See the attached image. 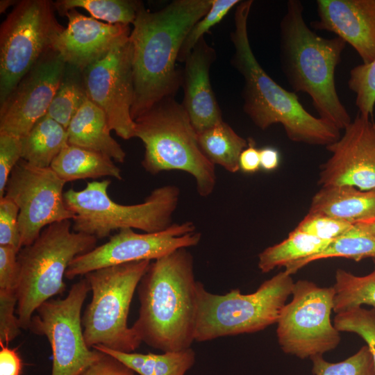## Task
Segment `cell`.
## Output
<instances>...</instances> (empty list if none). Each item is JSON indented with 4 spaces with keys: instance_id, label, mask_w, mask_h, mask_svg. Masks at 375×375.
Listing matches in <instances>:
<instances>
[{
    "instance_id": "cell-20",
    "label": "cell",
    "mask_w": 375,
    "mask_h": 375,
    "mask_svg": "<svg viewBox=\"0 0 375 375\" xmlns=\"http://www.w3.org/2000/svg\"><path fill=\"white\" fill-rule=\"evenodd\" d=\"M215 58V49L203 38L184 61L182 104L197 133L223 120L210 79V68Z\"/></svg>"
},
{
    "instance_id": "cell-25",
    "label": "cell",
    "mask_w": 375,
    "mask_h": 375,
    "mask_svg": "<svg viewBox=\"0 0 375 375\" xmlns=\"http://www.w3.org/2000/svg\"><path fill=\"white\" fill-rule=\"evenodd\" d=\"M22 139V159L35 167H50L68 143L65 128L47 115Z\"/></svg>"
},
{
    "instance_id": "cell-11",
    "label": "cell",
    "mask_w": 375,
    "mask_h": 375,
    "mask_svg": "<svg viewBox=\"0 0 375 375\" xmlns=\"http://www.w3.org/2000/svg\"><path fill=\"white\" fill-rule=\"evenodd\" d=\"M292 300L285 304L276 322L282 351L304 359L335 349L340 331L331 322L335 290L308 280L294 283Z\"/></svg>"
},
{
    "instance_id": "cell-31",
    "label": "cell",
    "mask_w": 375,
    "mask_h": 375,
    "mask_svg": "<svg viewBox=\"0 0 375 375\" xmlns=\"http://www.w3.org/2000/svg\"><path fill=\"white\" fill-rule=\"evenodd\" d=\"M142 3L133 0H59L53 2L60 15L77 8L87 10L93 18L111 24H133Z\"/></svg>"
},
{
    "instance_id": "cell-24",
    "label": "cell",
    "mask_w": 375,
    "mask_h": 375,
    "mask_svg": "<svg viewBox=\"0 0 375 375\" xmlns=\"http://www.w3.org/2000/svg\"><path fill=\"white\" fill-rule=\"evenodd\" d=\"M92 349L115 358L138 375H185L196 360L192 347L162 353H126L99 345Z\"/></svg>"
},
{
    "instance_id": "cell-22",
    "label": "cell",
    "mask_w": 375,
    "mask_h": 375,
    "mask_svg": "<svg viewBox=\"0 0 375 375\" xmlns=\"http://www.w3.org/2000/svg\"><path fill=\"white\" fill-rule=\"evenodd\" d=\"M309 212L323 213L352 224L375 216V189L348 185L321 187L312 197Z\"/></svg>"
},
{
    "instance_id": "cell-8",
    "label": "cell",
    "mask_w": 375,
    "mask_h": 375,
    "mask_svg": "<svg viewBox=\"0 0 375 375\" xmlns=\"http://www.w3.org/2000/svg\"><path fill=\"white\" fill-rule=\"evenodd\" d=\"M294 284L285 270L251 294H242L239 289L214 294L198 281L195 341L253 333L276 323Z\"/></svg>"
},
{
    "instance_id": "cell-30",
    "label": "cell",
    "mask_w": 375,
    "mask_h": 375,
    "mask_svg": "<svg viewBox=\"0 0 375 375\" xmlns=\"http://www.w3.org/2000/svg\"><path fill=\"white\" fill-rule=\"evenodd\" d=\"M373 271L356 276L342 269L335 272L333 312L336 314L367 305L375 308V258Z\"/></svg>"
},
{
    "instance_id": "cell-33",
    "label": "cell",
    "mask_w": 375,
    "mask_h": 375,
    "mask_svg": "<svg viewBox=\"0 0 375 375\" xmlns=\"http://www.w3.org/2000/svg\"><path fill=\"white\" fill-rule=\"evenodd\" d=\"M333 325L340 332L356 333L366 342L375 365V308L356 307L337 313Z\"/></svg>"
},
{
    "instance_id": "cell-45",
    "label": "cell",
    "mask_w": 375,
    "mask_h": 375,
    "mask_svg": "<svg viewBox=\"0 0 375 375\" xmlns=\"http://www.w3.org/2000/svg\"><path fill=\"white\" fill-rule=\"evenodd\" d=\"M353 224L362 231L375 237V216Z\"/></svg>"
},
{
    "instance_id": "cell-23",
    "label": "cell",
    "mask_w": 375,
    "mask_h": 375,
    "mask_svg": "<svg viewBox=\"0 0 375 375\" xmlns=\"http://www.w3.org/2000/svg\"><path fill=\"white\" fill-rule=\"evenodd\" d=\"M50 167L65 183L103 176L122 180L121 169L101 153L67 144Z\"/></svg>"
},
{
    "instance_id": "cell-42",
    "label": "cell",
    "mask_w": 375,
    "mask_h": 375,
    "mask_svg": "<svg viewBox=\"0 0 375 375\" xmlns=\"http://www.w3.org/2000/svg\"><path fill=\"white\" fill-rule=\"evenodd\" d=\"M0 375H20L22 361L16 349L0 343Z\"/></svg>"
},
{
    "instance_id": "cell-5",
    "label": "cell",
    "mask_w": 375,
    "mask_h": 375,
    "mask_svg": "<svg viewBox=\"0 0 375 375\" xmlns=\"http://www.w3.org/2000/svg\"><path fill=\"white\" fill-rule=\"evenodd\" d=\"M135 138L144 146L142 166L156 175L179 170L192 175L197 190L208 197L214 190L215 165L200 149L197 133L182 103L174 97L165 98L134 119Z\"/></svg>"
},
{
    "instance_id": "cell-35",
    "label": "cell",
    "mask_w": 375,
    "mask_h": 375,
    "mask_svg": "<svg viewBox=\"0 0 375 375\" xmlns=\"http://www.w3.org/2000/svg\"><path fill=\"white\" fill-rule=\"evenodd\" d=\"M239 0H212L208 12L198 20L187 34L178 57V60L184 62L205 33L219 23L228 12L240 3Z\"/></svg>"
},
{
    "instance_id": "cell-36",
    "label": "cell",
    "mask_w": 375,
    "mask_h": 375,
    "mask_svg": "<svg viewBox=\"0 0 375 375\" xmlns=\"http://www.w3.org/2000/svg\"><path fill=\"white\" fill-rule=\"evenodd\" d=\"M353 225L328 215L308 212L294 229L319 239L333 240L344 235Z\"/></svg>"
},
{
    "instance_id": "cell-1",
    "label": "cell",
    "mask_w": 375,
    "mask_h": 375,
    "mask_svg": "<svg viewBox=\"0 0 375 375\" xmlns=\"http://www.w3.org/2000/svg\"><path fill=\"white\" fill-rule=\"evenodd\" d=\"M212 0H175L158 11L141 4L133 24L134 120L160 100L174 97L182 83L177 70L182 44L194 24L210 10Z\"/></svg>"
},
{
    "instance_id": "cell-4",
    "label": "cell",
    "mask_w": 375,
    "mask_h": 375,
    "mask_svg": "<svg viewBox=\"0 0 375 375\" xmlns=\"http://www.w3.org/2000/svg\"><path fill=\"white\" fill-rule=\"evenodd\" d=\"M303 6L289 0L280 22V61L284 76L294 92L310 96L319 117L344 130L351 118L340 99L335 72L346 42L336 36L327 39L306 24Z\"/></svg>"
},
{
    "instance_id": "cell-43",
    "label": "cell",
    "mask_w": 375,
    "mask_h": 375,
    "mask_svg": "<svg viewBox=\"0 0 375 375\" xmlns=\"http://www.w3.org/2000/svg\"><path fill=\"white\" fill-rule=\"evenodd\" d=\"M240 169L247 174H253L260 168V149L255 146L254 141L249 138L248 146L240 153L239 158Z\"/></svg>"
},
{
    "instance_id": "cell-41",
    "label": "cell",
    "mask_w": 375,
    "mask_h": 375,
    "mask_svg": "<svg viewBox=\"0 0 375 375\" xmlns=\"http://www.w3.org/2000/svg\"><path fill=\"white\" fill-rule=\"evenodd\" d=\"M79 375H138L115 358L102 352L99 359Z\"/></svg>"
},
{
    "instance_id": "cell-13",
    "label": "cell",
    "mask_w": 375,
    "mask_h": 375,
    "mask_svg": "<svg viewBox=\"0 0 375 375\" xmlns=\"http://www.w3.org/2000/svg\"><path fill=\"white\" fill-rule=\"evenodd\" d=\"M65 183L51 167H35L23 159L14 167L4 196L19 208L22 247L31 244L49 225L74 219L64 200Z\"/></svg>"
},
{
    "instance_id": "cell-2",
    "label": "cell",
    "mask_w": 375,
    "mask_h": 375,
    "mask_svg": "<svg viewBox=\"0 0 375 375\" xmlns=\"http://www.w3.org/2000/svg\"><path fill=\"white\" fill-rule=\"evenodd\" d=\"M197 283L188 248L150 263L137 288L139 314L131 326L142 342L163 352L191 347L195 341Z\"/></svg>"
},
{
    "instance_id": "cell-14",
    "label": "cell",
    "mask_w": 375,
    "mask_h": 375,
    "mask_svg": "<svg viewBox=\"0 0 375 375\" xmlns=\"http://www.w3.org/2000/svg\"><path fill=\"white\" fill-rule=\"evenodd\" d=\"M130 34L83 71L88 99L105 113L110 130L124 140L135 138L133 47Z\"/></svg>"
},
{
    "instance_id": "cell-46",
    "label": "cell",
    "mask_w": 375,
    "mask_h": 375,
    "mask_svg": "<svg viewBox=\"0 0 375 375\" xmlns=\"http://www.w3.org/2000/svg\"><path fill=\"white\" fill-rule=\"evenodd\" d=\"M15 1L1 0L0 2V12L2 13L11 5L16 4Z\"/></svg>"
},
{
    "instance_id": "cell-40",
    "label": "cell",
    "mask_w": 375,
    "mask_h": 375,
    "mask_svg": "<svg viewBox=\"0 0 375 375\" xmlns=\"http://www.w3.org/2000/svg\"><path fill=\"white\" fill-rule=\"evenodd\" d=\"M14 248L0 246V290L17 293L19 269Z\"/></svg>"
},
{
    "instance_id": "cell-44",
    "label": "cell",
    "mask_w": 375,
    "mask_h": 375,
    "mask_svg": "<svg viewBox=\"0 0 375 375\" xmlns=\"http://www.w3.org/2000/svg\"><path fill=\"white\" fill-rule=\"evenodd\" d=\"M260 168L266 172H272L278 168L280 162L278 151L272 147H265L260 149Z\"/></svg>"
},
{
    "instance_id": "cell-29",
    "label": "cell",
    "mask_w": 375,
    "mask_h": 375,
    "mask_svg": "<svg viewBox=\"0 0 375 375\" xmlns=\"http://www.w3.org/2000/svg\"><path fill=\"white\" fill-rule=\"evenodd\" d=\"M88 100L83 72L66 64L47 115L67 128L73 117Z\"/></svg>"
},
{
    "instance_id": "cell-6",
    "label": "cell",
    "mask_w": 375,
    "mask_h": 375,
    "mask_svg": "<svg viewBox=\"0 0 375 375\" xmlns=\"http://www.w3.org/2000/svg\"><path fill=\"white\" fill-rule=\"evenodd\" d=\"M97 238L72 230V220L44 228L17 253L19 275L16 315L22 329H28L35 310L66 289V271L76 256L96 247Z\"/></svg>"
},
{
    "instance_id": "cell-17",
    "label": "cell",
    "mask_w": 375,
    "mask_h": 375,
    "mask_svg": "<svg viewBox=\"0 0 375 375\" xmlns=\"http://www.w3.org/2000/svg\"><path fill=\"white\" fill-rule=\"evenodd\" d=\"M326 148L331 155L320 165L321 187L375 189V120L358 113L344 134Z\"/></svg>"
},
{
    "instance_id": "cell-18",
    "label": "cell",
    "mask_w": 375,
    "mask_h": 375,
    "mask_svg": "<svg viewBox=\"0 0 375 375\" xmlns=\"http://www.w3.org/2000/svg\"><path fill=\"white\" fill-rule=\"evenodd\" d=\"M67 27L56 38L53 50L66 64L81 71L104 56L124 36L131 33L129 25L111 24L68 10Z\"/></svg>"
},
{
    "instance_id": "cell-26",
    "label": "cell",
    "mask_w": 375,
    "mask_h": 375,
    "mask_svg": "<svg viewBox=\"0 0 375 375\" xmlns=\"http://www.w3.org/2000/svg\"><path fill=\"white\" fill-rule=\"evenodd\" d=\"M198 143L205 156L214 165L231 173L240 170L239 158L247 147L248 140L239 135L223 120L197 133Z\"/></svg>"
},
{
    "instance_id": "cell-3",
    "label": "cell",
    "mask_w": 375,
    "mask_h": 375,
    "mask_svg": "<svg viewBox=\"0 0 375 375\" xmlns=\"http://www.w3.org/2000/svg\"><path fill=\"white\" fill-rule=\"evenodd\" d=\"M252 4V0H246L237 5L231 33L234 47L231 63L244 78V112L262 130L281 124L292 142L326 147L334 143L341 136L340 130L308 112L296 93L278 85L258 62L248 34Z\"/></svg>"
},
{
    "instance_id": "cell-16",
    "label": "cell",
    "mask_w": 375,
    "mask_h": 375,
    "mask_svg": "<svg viewBox=\"0 0 375 375\" xmlns=\"http://www.w3.org/2000/svg\"><path fill=\"white\" fill-rule=\"evenodd\" d=\"M66 63L49 51L0 104V133L22 138L44 117L60 85Z\"/></svg>"
},
{
    "instance_id": "cell-15",
    "label": "cell",
    "mask_w": 375,
    "mask_h": 375,
    "mask_svg": "<svg viewBox=\"0 0 375 375\" xmlns=\"http://www.w3.org/2000/svg\"><path fill=\"white\" fill-rule=\"evenodd\" d=\"M201 235L192 222L172 224L156 233H135L124 228L106 243L79 255L70 262L65 278L74 279L94 270L123 263L155 260L180 249L196 246Z\"/></svg>"
},
{
    "instance_id": "cell-38",
    "label": "cell",
    "mask_w": 375,
    "mask_h": 375,
    "mask_svg": "<svg viewBox=\"0 0 375 375\" xmlns=\"http://www.w3.org/2000/svg\"><path fill=\"white\" fill-rule=\"evenodd\" d=\"M21 159L22 139L8 133H0V198L5 195L10 175Z\"/></svg>"
},
{
    "instance_id": "cell-32",
    "label": "cell",
    "mask_w": 375,
    "mask_h": 375,
    "mask_svg": "<svg viewBox=\"0 0 375 375\" xmlns=\"http://www.w3.org/2000/svg\"><path fill=\"white\" fill-rule=\"evenodd\" d=\"M310 359L314 375H375L374 360L367 345L338 362H328L322 356H314Z\"/></svg>"
},
{
    "instance_id": "cell-37",
    "label": "cell",
    "mask_w": 375,
    "mask_h": 375,
    "mask_svg": "<svg viewBox=\"0 0 375 375\" xmlns=\"http://www.w3.org/2000/svg\"><path fill=\"white\" fill-rule=\"evenodd\" d=\"M19 208L10 198H0V246L22 249L18 224Z\"/></svg>"
},
{
    "instance_id": "cell-27",
    "label": "cell",
    "mask_w": 375,
    "mask_h": 375,
    "mask_svg": "<svg viewBox=\"0 0 375 375\" xmlns=\"http://www.w3.org/2000/svg\"><path fill=\"white\" fill-rule=\"evenodd\" d=\"M332 240L319 239L294 229L288 237L265 249L258 255V267L267 273L276 267L308 258L324 250Z\"/></svg>"
},
{
    "instance_id": "cell-39",
    "label": "cell",
    "mask_w": 375,
    "mask_h": 375,
    "mask_svg": "<svg viewBox=\"0 0 375 375\" xmlns=\"http://www.w3.org/2000/svg\"><path fill=\"white\" fill-rule=\"evenodd\" d=\"M17 305V293L0 290V343L8 344L21 333Z\"/></svg>"
},
{
    "instance_id": "cell-28",
    "label": "cell",
    "mask_w": 375,
    "mask_h": 375,
    "mask_svg": "<svg viewBox=\"0 0 375 375\" xmlns=\"http://www.w3.org/2000/svg\"><path fill=\"white\" fill-rule=\"evenodd\" d=\"M335 257L357 262L367 258H375V237L353 224L344 235L332 240L324 250L287 265L285 271L292 275L313 261Z\"/></svg>"
},
{
    "instance_id": "cell-7",
    "label": "cell",
    "mask_w": 375,
    "mask_h": 375,
    "mask_svg": "<svg viewBox=\"0 0 375 375\" xmlns=\"http://www.w3.org/2000/svg\"><path fill=\"white\" fill-rule=\"evenodd\" d=\"M110 183L109 179L88 182L81 190L71 188L64 192L65 205L74 215L72 220L74 231L102 239L117 230L132 228L156 233L172 224L180 196L177 186L157 188L143 203L124 205L109 197Z\"/></svg>"
},
{
    "instance_id": "cell-34",
    "label": "cell",
    "mask_w": 375,
    "mask_h": 375,
    "mask_svg": "<svg viewBox=\"0 0 375 375\" xmlns=\"http://www.w3.org/2000/svg\"><path fill=\"white\" fill-rule=\"evenodd\" d=\"M348 87L356 94L358 113L372 117L375 106V60L371 63H362L351 69Z\"/></svg>"
},
{
    "instance_id": "cell-12",
    "label": "cell",
    "mask_w": 375,
    "mask_h": 375,
    "mask_svg": "<svg viewBox=\"0 0 375 375\" xmlns=\"http://www.w3.org/2000/svg\"><path fill=\"white\" fill-rule=\"evenodd\" d=\"M90 291L83 277L72 285L65 298L44 302L31 318L28 329L45 336L50 344L51 375H79L102 355L88 347L83 335L81 313Z\"/></svg>"
},
{
    "instance_id": "cell-10",
    "label": "cell",
    "mask_w": 375,
    "mask_h": 375,
    "mask_svg": "<svg viewBox=\"0 0 375 375\" xmlns=\"http://www.w3.org/2000/svg\"><path fill=\"white\" fill-rule=\"evenodd\" d=\"M49 0L17 1L0 28V104L64 30Z\"/></svg>"
},
{
    "instance_id": "cell-21",
    "label": "cell",
    "mask_w": 375,
    "mask_h": 375,
    "mask_svg": "<svg viewBox=\"0 0 375 375\" xmlns=\"http://www.w3.org/2000/svg\"><path fill=\"white\" fill-rule=\"evenodd\" d=\"M110 131L103 111L88 99L73 117L67 128L68 143L123 162L126 153L111 136Z\"/></svg>"
},
{
    "instance_id": "cell-19",
    "label": "cell",
    "mask_w": 375,
    "mask_h": 375,
    "mask_svg": "<svg viewBox=\"0 0 375 375\" xmlns=\"http://www.w3.org/2000/svg\"><path fill=\"white\" fill-rule=\"evenodd\" d=\"M316 30L334 33L358 53L363 64L375 60V0H317Z\"/></svg>"
},
{
    "instance_id": "cell-9",
    "label": "cell",
    "mask_w": 375,
    "mask_h": 375,
    "mask_svg": "<svg viewBox=\"0 0 375 375\" xmlns=\"http://www.w3.org/2000/svg\"><path fill=\"white\" fill-rule=\"evenodd\" d=\"M150 260L112 265L90 272L88 280L92 299L82 316L85 342L89 348L103 346L126 353L142 343L128 326L131 303Z\"/></svg>"
}]
</instances>
